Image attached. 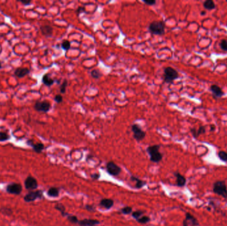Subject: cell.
Wrapping results in <instances>:
<instances>
[{"mask_svg":"<svg viewBox=\"0 0 227 226\" xmlns=\"http://www.w3.org/2000/svg\"><path fill=\"white\" fill-rule=\"evenodd\" d=\"M210 90L212 93V96L214 98H220L222 97L224 94V93L222 92L221 88L216 84L211 85L210 86Z\"/></svg>","mask_w":227,"mask_h":226,"instance_id":"obj_13","label":"cell"},{"mask_svg":"<svg viewBox=\"0 0 227 226\" xmlns=\"http://www.w3.org/2000/svg\"><path fill=\"white\" fill-rule=\"evenodd\" d=\"M131 131L133 132V137L137 141H141L144 139L145 137V132L141 129L138 124L133 123L131 125Z\"/></svg>","mask_w":227,"mask_h":226,"instance_id":"obj_5","label":"cell"},{"mask_svg":"<svg viewBox=\"0 0 227 226\" xmlns=\"http://www.w3.org/2000/svg\"><path fill=\"white\" fill-rule=\"evenodd\" d=\"M100 175L99 173H94L92 175H91V178L94 180H98L100 179Z\"/></svg>","mask_w":227,"mask_h":226,"instance_id":"obj_41","label":"cell"},{"mask_svg":"<svg viewBox=\"0 0 227 226\" xmlns=\"http://www.w3.org/2000/svg\"><path fill=\"white\" fill-rule=\"evenodd\" d=\"M29 73L30 71L28 69H26V68H17L15 71V72H14L16 76L20 78L25 77L26 75L29 74Z\"/></svg>","mask_w":227,"mask_h":226,"instance_id":"obj_17","label":"cell"},{"mask_svg":"<svg viewBox=\"0 0 227 226\" xmlns=\"http://www.w3.org/2000/svg\"><path fill=\"white\" fill-rule=\"evenodd\" d=\"M68 86V81L67 80H64L63 83L61 84V86H60V92L61 94H64L66 93V90H67V87Z\"/></svg>","mask_w":227,"mask_h":226,"instance_id":"obj_27","label":"cell"},{"mask_svg":"<svg viewBox=\"0 0 227 226\" xmlns=\"http://www.w3.org/2000/svg\"><path fill=\"white\" fill-rule=\"evenodd\" d=\"M218 157L220 161L224 163H227V152L220 151L218 153Z\"/></svg>","mask_w":227,"mask_h":226,"instance_id":"obj_24","label":"cell"},{"mask_svg":"<svg viewBox=\"0 0 227 226\" xmlns=\"http://www.w3.org/2000/svg\"><path fill=\"white\" fill-rule=\"evenodd\" d=\"M206 133V127H205V126H200V127H199V129H197V136L201 135H203V134H205Z\"/></svg>","mask_w":227,"mask_h":226,"instance_id":"obj_35","label":"cell"},{"mask_svg":"<svg viewBox=\"0 0 227 226\" xmlns=\"http://www.w3.org/2000/svg\"><path fill=\"white\" fill-rule=\"evenodd\" d=\"M179 77V73L172 67H168L163 71V80L167 84H172L175 80Z\"/></svg>","mask_w":227,"mask_h":226,"instance_id":"obj_3","label":"cell"},{"mask_svg":"<svg viewBox=\"0 0 227 226\" xmlns=\"http://www.w3.org/2000/svg\"><path fill=\"white\" fill-rule=\"evenodd\" d=\"M51 107V105L50 102L47 101H37L34 105V108L36 111H39V112L47 113L50 110Z\"/></svg>","mask_w":227,"mask_h":226,"instance_id":"obj_8","label":"cell"},{"mask_svg":"<svg viewBox=\"0 0 227 226\" xmlns=\"http://www.w3.org/2000/svg\"><path fill=\"white\" fill-rule=\"evenodd\" d=\"M199 223L196 217L190 213H185V218L183 221V226H199Z\"/></svg>","mask_w":227,"mask_h":226,"instance_id":"obj_11","label":"cell"},{"mask_svg":"<svg viewBox=\"0 0 227 226\" xmlns=\"http://www.w3.org/2000/svg\"><path fill=\"white\" fill-rule=\"evenodd\" d=\"M175 177H176V183L177 186L179 187H183L185 186V184H186V182L187 180L185 179V177L184 176H183L182 175H181L179 173H174Z\"/></svg>","mask_w":227,"mask_h":226,"instance_id":"obj_16","label":"cell"},{"mask_svg":"<svg viewBox=\"0 0 227 226\" xmlns=\"http://www.w3.org/2000/svg\"><path fill=\"white\" fill-rule=\"evenodd\" d=\"M226 2H227V0H226Z\"/></svg>","mask_w":227,"mask_h":226,"instance_id":"obj_46","label":"cell"},{"mask_svg":"<svg viewBox=\"0 0 227 226\" xmlns=\"http://www.w3.org/2000/svg\"><path fill=\"white\" fill-rule=\"evenodd\" d=\"M143 211H140V210H137V211H135L134 212L132 213V217L133 218L136 219H138L139 217H140L141 215H143Z\"/></svg>","mask_w":227,"mask_h":226,"instance_id":"obj_34","label":"cell"},{"mask_svg":"<svg viewBox=\"0 0 227 226\" xmlns=\"http://www.w3.org/2000/svg\"><path fill=\"white\" fill-rule=\"evenodd\" d=\"M6 192L7 193L13 195H19L22 192V186L21 184L18 183H11L9 184L7 186H6Z\"/></svg>","mask_w":227,"mask_h":226,"instance_id":"obj_7","label":"cell"},{"mask_svg":"<svg viewBox=\"0 0 227 226\" xmlns=\"http://www.w3.org/2000/svg\"><path fill=\"white\" fill-rule=\"evenodd\" d=\"M43 197V192L41 190L35 191H30L24 196V201L25 202H31L37 199H41Z\"/></svg>","mask_w":227,"mask_h":226,"instance_id":"obj_6","label":"cell"},{"mask_svg":"<svg viewBox=\"0 0 227 226\" xmlns=\"http://www.w3.org/2000/svg\"><path fill=\"white\" fill-rule=\"evenodd\" d=\"M42 82L45 86L50 87L53 84L54 82H55V80L53 78H51L49 74H45L42 78Z\"/></svg>","mask_w":227,"mask_h":226,"instance_id":"obj_19","label":"cell"},{"mask_svg":"<svg viewBox=\"0 0 227 226\" xmlns=\"http://www.w3.org/2000/svg\"><path fill=\"white\" fill-rule=\"evenodd\" d=\"M203 7L207 10H213L216 8V5L212 0H207L203 3Z\"/></svg>","mask_w":227,"mask_h":226,"instance_id":"obj_23","label":"cell"},{"mask_svg":"<svg viewBox=\"0 0 227 226\" xmlns=\"http://www.w3.org/2000/svg\"><path fill=\"white\" fill-rule=\"evenodd\" d=\"M67 220H69L70 221V222L72 223H74V224H75V223H78L79 221V220L78 219V217L77 216H75V215H71V214H69V215H67Z\"/></svg>","mask_w":227,"mask_h":226,"instance_id":"obj_28","label":"cell"},{"mask_svg":"<svg viewBox=\"0 0 227 226\" xmlns=\"http://www.w3.org/2000/svg\"><path fill=\"white\" fill-rule=\"evenodd\" d=\"M55 101L57 103H61L63 102V97L62 96L61 94L56 95L55 97Z\"/></svg>","mask_w":227,"mask_h":226,"instance_id":"obj_36","label":"cell"},{"mask_svg":"<svg viewBox=\"0 0 227 226\" xmlns=\"http://www.w3.org/2000/svg\"><path fill=\"white\" fill-rule=\"evenodd\" d=\"M40 30H41V33L46 37H50L53 35V29L51 26L48 25H43L40 27Z\"/></svg>","mask_w":227,"mask_h":226,"instance_id":"obj_15","label":"cell"},{"mask_svg":"<svg viewBox=\"0 0 227 226\" xmlns=\"http://www.w3.org/2000/svg\"><path fill=\"white\" fill-rule=\"evenodd\" d=\"M190 131L195 139H197V138H198V136H197V129H196V128L195 127L191 128V129H190Z\"/></svg>","mask_w":227,"mask_h":226,"instance_id":"obj_37","label":"cell"},{"mask_svg":"<svg viewBox=\"0 0 227 226\" xmlns=\"http://www.w3.org/2000/svg\"><path fill=\"white\" fill-rule=\"evenodd\" d=\"M0 212H1L3 215H11L12 213H13V212H12L11 209L8 208L6 207L1 208H0Z\"/></svg>","mask_w":227,"mask_h":226,"instance_id":"obj_31","label":"cell"},{"mask_svg":"<svg viewBox=\"0 0 227 226\" xmlns=\"http://www.w3.org/2000/svg\"><path fill=\"white\" fill-rule=\"evenodd\" d=\"M25 188L28 190H33L37 189L38 188V183L37 181L35 178L32 176H29L26 178L24 182Z\"/></svg>","mask_w":227,"mask_h":226,"instance_id":"obj_10","label":"cell"},{"mask_svg":"<svg viewBox=\"0 0 227 226\" xmlns=\"http://www.w3.org/2000/svg\"><path fill=\"white\" fill-rule=\"evenodd\" d=\"M143 2L148 5H153L156 3L155 0H143Z\"/></svg>","mask_w":227,"mask_h":226,"instance_id":"obj_39","label":"cell"},{"mask_svg":"<svg viewBox=\"0 0 227 226\" xmlns=\"http://www.w3.org/2000/svg\"><path fill=\"white\" fill-rule=\"evenodd\" d=\"M100 221L94 219H84L80 220L78 223L80 226H96L100 224Z\"/></svg>","mask_w":227,"mask_h":226,"instance_id":"obj_14","label":"cell"},{"mask_svg":"<svg viewBox=\"0 0 227 226\" xmlns=\"http://www.w3.org/2000/svg\"><path fill=\"white\" fill-rule=\"evenodd\" d=\"M215 129H216V126H215L214 124H212V125H210V131H214Z\"/></svg>","mask_w":227,"mask_h":226,"instance_id":"obj_43","label":"cell"},{"mask_svg":"<svg viewBox=\"0 0 227 226\" xmlns=\"http://www.w3.org/2000/svg\"><path fill=\"white\" fill-rule=\"evenodd\" d=\"M107 173L112 176H117L121 173V168L113 161H110L106 164Z\"/></svg>","mask_w":227,"mask_h":226,"instance_id":"obj_9","label":"cell"},{"mask_svg":"<svg viewBox=\"0 0 227 226\" xmlns=\"http://www.w3.org/2000/svg\"><path fill=\"white\" fill-rule=\"evenodd\" d=\"M10 139L9 134L3 131H0V142H5Z\"/></svg>","mask_w":227,"mask_h":226,"instance_id":"obj_26","label":"cell"},{"mask_svg":"<svg viewBox=\"0 0 227 226\" xmlns=\"http://www.w3.org/2000/svg\"><path fill=\"white\" fill-rule=\"evenodd\" d=\"M131 212H132V208H131V207H129V206L124 207V208H123L121 209V212L123 214H125V215L129 214V213H131Z\"/></svg>","mask_w":227,"mask_h":226,"instance_id":"obj_33","label":"cell"},{"mask_svg":"<svg viewBox=\"0 0 227 226\" xmlns=\"http://www.w3.org/2000/svg\"><path fill=\"white\" fill-rule=\"evenodd\" d=\"M1 67H1V62H0V69H1Z\"/></svg>","mask_w":227,"mask_h":226,"instance_id":"obj_45","label":"cell"},{"mask_svg":"<svg viewBox=\"0 0 227 226\" xmlns=\"http://www.w3.org/2000/svg\"><path fill=\"white\" fill-rule=\"evenodd\" d=\"M26 143H27V145H29L30 147L33 148V151L38 154L41 153L42 151H43L44 149H45V145H44V144L41 143H34L33 141L31 139L27 140Z\"/></svg>","mask_w":227,"mask_h":226,"instance_id":"obj_12","label":"cell"},{"mask_svg":"<svg viewBox=\"0 0 227 226\" xmlns=\"http://www.w3.org/2000/svg\"><path fill=\"white\" fill-rule=\"evenodd\" d=\"M130 179H131V180L132 181L135 182V188H136L137 189H140L142 187L144 186L145 184H146V183H145V181H141V180L138 179V178H137V177H133V176H131V177H130Z\"/></svg>","mask_w":227,"mask_h":226,"instance_id":"obj_20","label":"cell"},{"mask_svg":"<svg viewBox=\"0 0 227 226\" xmlns=\"http://www.w3.org/2000/svg\"><path fill=\"white\" fill-rule=\"evenodd\" d=\"M160 145H154L149 146L146 149L147 153L149 154L150 161L153 163H159L163 159V155L159 152Z\"/></svg>","mask_w":227,"mask_h":226,"instance_id":"obj_2","label":"cell"},{"mask_svg":"<svg viewBox=\"0 0 227 226\" xmlns=\"http://www.w3.org/2000/svg\"><path fill=\"white\" fill-rule=\"evenodd\" d=\"M212 191L216 194L227 198V186L224 181H217L212 184Z\"/></svg>","mask_w":227,"mask_h":226,"instance_id":"obj_4","label":"cell"},{"mask_svg":"<svg viewBox=\"0 0 227 226\" xmlns=\"http://www.w3.org/2000/svg\"><path fill=\"white\" fill-rule=\"evenodd\" d=\"M55 208V210H57L60 212L61 215H63V217H67V215H69V213L66 212L65 206L63 204H56Z\"/></svg>","mask_w":227,"mask_h":226,"instance_id":"obj_22","label":"cell"},{"mask_svg":"<svg viewBox=\"0 0 227 226\" xmlns=\"http://www.w3.org/2000/svg\"><path fill=\"white\" fill-rule=\"evenodd\" d=\"M220 47L223 51L227 52V39H222L220 41Z\"/></svg>","mask_w":227,"mask_h":226,"instance_id":"obj_32","label":"cell"},{"mask_svg":"<svg viewBox=\"0 0 227 226\" xmlns=\"http://www.w3.org/2000/svg\"><path fill=\"white\" fill-rule=\"evenodd\" d=\"M76 13H77V16H79L82 13H86L85 8L84 7H79L77 8V11H76Z\"/></svg>","mask_w":227,"mask_h":226,"instance_id":"obj_38","label":"cell"},{"mask_svg":"<svg viewBox=\"0 0 227 226\" xmlns=\"http://www.w3.org/2000/svg\"><path fill=\"white\" fill-rule=\"evenodd\" d=\"M149 31L154 35H163L165 33V24L163 21H154L149 23Z\"/></svg>","mask_w":227,"mask_h":226,"instance_id":"obj_1","label":"cell"},{"mask_svg":"<svg viewBox=\"0 0 227 226\" xmlns=\"http://www.w3.org/2000/svg\"><path fill=\"white\" fill-rule=\"evenodd\" d=\"M85 209L89 212H95V208L92 205H86L85 206Z\"/></svg>","mask_w":227,"mask_h":226,"instance_id":"obj_40","label":"cell"},{"mask_svg":"<svg viewBox=\"0 0 227 226\" xmlns=\"http://www.w3.org/2000/svg\"><path fill=\"white\" fill-rule=\"evenodd\" d=\"M19 1L21 2L22 4H23L24 5H29L31 3V0H27H27H25V1H23V0H20Z\"/></svg>","mask_w":227,"mask_h":226,"instance_id":"obj_42","label":"cell"},{"mask_svg":"<svg viewBox=\"0 0 227 226\" xmlns=\"http://www.w3.org/2000/svg\"><path fill=\"white\" fill-rule=\"evenodd\" d=\"M47 195L50 197L56 198L59 196V189L56 187H51L48 190Z\"/></svg>","mask_w":227,"mask_h":226,"instance_id":"obj_21","label":"cell"},{"mask_svg":"<svg viewBox=\"0 0 227 226\" xmlns=\"http://www.w3.org/2000/svg\"><path fill=\"white\" fill-rule=\"evenodd\" d=\"M91 76L94 79H99L100 78L102 77V74L98 70L96 69H94L91 71Z\"/></svg>","mask_w":227,"mask_h":226,"instance_id":"obj_25","label":"cell"},{"mask_svg":"<svg viewBox=\"0 0 227 226\" xmlns=\"http://www.w3.org/2000/svg\"><path fill=\"white\" fill-rule=\"evenodd\" d=\"M100 205L106 209L109 210L114 206V200L112 199H108V198L102 199L100 202Z\"/></svg>","mask_w":227,"mask_h":226,"instance_id":"obj_18","label":"cell"},{"mask_svg":"<svg viewBox=\"0 0 227 226\" xmlns=\"http://www.w3.org/2000/svg\"><path fill=\"white\" fill-rule=\"evenodd\" d=\"M137 222L139 223H141V224H145V223H147L150 221V218L149 217L146 216V215H144V216H141L139 217L138 219H137Z\"/></svg>","mask_w":227,"mask_h":226,"instance_id":"obj_30","label":"cell"},{"mask_svg":"<svg viewBox=\"0 0 227 226\" xmlns=\"http://www.w3.org/2000/svg\"><path fill=\"white\" fill-rule=\"evenodd\" d=\"M71 43H70L69 41H68V40H64L63 41V43L61 44V47L62 49L65 50V51H68V50H69L71 49Z\"/></svg>","mask_w":227,"mask_h":226,"instance_id":"obj_29","label":"cell"},{"mask_svg":"<svg viewBox=\"0 0 227 226\" xmlns=\"http://www.w3.org/2000/svg\"><path fill=\"white\" fill-rule=\"evenodd\" d=\"M206 13H207L206 11H201V16H204Z\"/></svg>","mask_w":227,"mask_h":226,"instance_id":"obj_44","label":"cell"}]
</instances>
